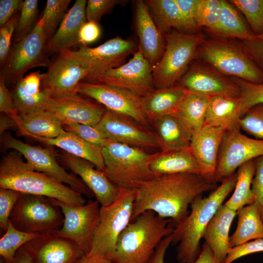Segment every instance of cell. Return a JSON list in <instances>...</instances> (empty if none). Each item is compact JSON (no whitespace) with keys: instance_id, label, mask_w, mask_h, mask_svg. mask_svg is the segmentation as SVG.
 <instances>
[{"instance_id":"obj_1","label":"cell","mask_w":263,"mask_h":263,"mask_svg":"<svg viewBox=\"0 0 263 263\" xmlns=\"http://www.w3.org/2000/svg\"><path fill=\"white\" fill-rule=\"evenodd\" d=\"M216 183L207 176L181 173L156 176L136 189L131 222L151 210L169 218L175 226L189 214L188 207L197 197L214 189Z\"/></svg>"},{"instance_id":"obj_2","label":"cell","mask_w":263,"mask_h":263,"mask_svg":"<svg viewBox=\"0 0 263 263\" xmlns=\"http://www.w3.org/2000/svg\"><path fill=\"white\" fill-rule=\"evenodd\" d=\"M237 174L224 180L207 197L196 198L188 216L173 228L172 244H179L176 259L179 263H193L202 249L200 241L209 222L228 195L234 189Z\"/></svg>"},{"instance_id":"obj_3","label":"cell","mask_w":263,"mask_h":263,"mask_svg":"<svg viewBox=\"0 0 263 263\" xmlns=\"http://www.w3.org/2000/svg\"><path fill=\"white\" fill-rule=\"evenodd\" d=\"M21 155L13 150L3 156L0 163V188L44 196L72 205H82L87 202L80 193L33 169Z\"/></svg>"},{"instance_id":"obj_4","label":"cell","mask_w":263,"mask_h":263,"mask_svg":"<svg viewBox=\"0 0 263 263\" xmlns=\"http://www.w3.org/2000/svg\"><path fill=\"white\" fill-rule=\"evenodd\" d=\"M169 221L153 211L143 212L122 231L107 258L114 263H148L160 242L172 233Z\"/></svg>"},{"instance_id":"obj_5","label":"cell","mask_w":263,"mask_h":263,"mask_svg":"<svg viewBox=\"0 0 263 263\" xmlns=\"http://www.w3.org/2000/svg\"><path fill=\"white\" fill-rule=\"evenodd\" d=\"M102 153L103 172L119 188L136 190L156 176L150 168L152 154L142 148L109 140Z\"/></svg>"},{"instance_id":"obj_6","label":"cell","mask_w":263,"mask_h":263,"mask_svg":"<svg viewBox=\"0 0 263 263\" xmlns=\"http://www.w3.org/2000/svg\"><path fill=\"white\" fill-rule=\"evenodd\" d=\"M119 188L117 198L111 204L100 206L98 222L88 255L107 257L112 254L119 236L131 222L136 190Z\"/></svg>"},{"instance_id":"obj_7","label":"cell","mask_w":263,"mask_h":263,"mask_svg":"<svg viewBox=\"0 0 263 263\" xmlns=\"http://www.w3.org/2000/svg\"><path fill=\"white\" fill-rule=\"evenodd\" d=\"M165 49L158 64L152 68L155 89L174 86L194 57L202 43L201 33L188 34L176 31L164 35Z\"/></svg>"},{"instance_id":"obj_8","label":"cell","mask_w":263,"mask_h":263,"mask_svg":"<svg viewBox=\"0 0 263 263\" xmlns=\"http://www.w3.org/2000/svg\"><path fill=\"white\" fill-rule=\"evenodd\" d=\"M10 221L21 231L43 234L59 229L64 216L55 199L21 193L11 213Z\"/></svg>"},{"instance_id":"obj_9","label":"cell","mask_w":263,"mask_h":263,"mask_svg":"<svg viewBox=\"0 0 263 263\" xmlns=\"http://www.w3.org/2000/svg\"><path fill=\"white\" fill-rule=\"evenodd\" d=\"M47 41L40 17L30 32L12 46L8 58L0 71L6 84L14 85L31 69L48 67L51 60L47 51Z\"/></svg>"},{"instance_id":"obj_10","label":"cell","mask_w":263,"mask_h":263,"mask_svg":"<svg viewBox=\"0 0 263 263\" xmlns=\"http://www.w3.org/2000/svg\"><path fill=\"white\" fill-rule=\"evenodd\" d=\"M202 57L223 75L252 83L263 82V73L246 54L242 47L226 40L206 43Z\"/></svg>"},{"instance_id":"obj_11","label":"cell","mask_w":263,"mask_h":263,"mask_svg":"<svg viewBox=\"0 0 263 263\" xmlns=\"http://www.w3.org/2000/svg\"><path fill=\"white\" fill-rule=\"evenodd\" d=\"M136 48L132 40L117 37L96 47L80 45L76 50L70 49L61 52L87 70L88 75L82 81H86L109 69L124 64L127 57L136 52Z\"/></svg>"},{"instance_id":"obj_12","label":"cell","mask_w":263,"mask_h":263,"mask_svg":"<svg viewBox=\"0 0 263 263\" xmlns=\"http://www.w3.org/2000/svg\"><path fill=\"white\" fill-rule=\"evenodd\" d=\"M2 142L5 148L19 152L35 170L66 184L83 195L88 197L94 195L82 180L69 173L60 166L56 161L55 153L50 149L26 144L10 134L5 135Z\"/></svg>"},{"instance_id":"obj_13","label":"cell","mask_w":263,"mask_h":263,"mask_svg":"<svg viewBox=\"0 0 263 263\" xmlns=\"http://www.w3.org/2000/svg\"><path fill=\"white\" fill-rule=\"evenodd\" d=\"M64 216L61 227L53 233L74 242L87 255L91 251L94 234L97 225L100 204L88 200L85 204L69 205L55 199Z\"/></svg>"},{"instance_id":"obj_14","label":"cell","mask_w":263,"mask_h":263,"mask_svg":"<svg viewBox=\"0 0 263 263\" xmlns=\"http://www.w3.org/2000/svg\"><path fill=\"white\" fill-rule=\"evenodd\" d=\"M263 155V140L250 138L240 130L225 131L220 148L213 180L222 182L244 164Z\"/></svg>"},{"instance_id":"obj_15","label":"cell","mask_w":263,"mask_h":263,"mask_svg":"<svg viewBox=\"0 0 263 263\" xmlns=\"http://www.w3.org/2000/svg\"><path fill=\"white\" fill-rule=\"evenodd\" d=\"M86 82L102 83L126 89L141 97L155 89L152 67L139 47L127 63L109 69Z\"/></svg>"},{"instance_id":"obj_16","label":"cell","mask_w":263,"mask_h":263,"mask_svg":"<svg viewBox=\"0 0 263 263\" xmlns=\"http://www.w3.org/2000/svg\"><path fill=\"white\" fill-rule=\"evenodd\" d=\"M77 93L94 99L106 109L128 116L147 127L142 97L126 89L102 83L81 81Z\"/></svg>"},{"instance_id":"obj_17","label":"cell","mask_w":263,"mask_h":263,"mask_svg":"<svg viewBox=\"0 0 263 263\" xmlns=\"http://www.w3.org/2000/svg\"><path fill=\"white\" fill-rule=\"evenodd\" d=\"M95 127L111 141L142 149L159 147L154 132L132 118L107 109Z\"/></svg>"},{"instance_id":"obj_18","label":"cell","mask_w":263,"mask_h":263,"mask_svg":"<svg viewBox=\"0 0 263 263\" xmlns=\"http://www.w3.org/2000/svg\"><path fill=\"white\" fill-rule=\"evenodd\" d=\"M86 69L66 56L57 54L42 74L41 88L51 97L77 94L79 84L88 76Z\"/></svg>"},{"instance_id":"obj_19","label":"cell","mask_w":263,"mask_h":263,"mask_svg":"<svg viewBox=\"0 0 263 263\" xmlns=\"http://www.w3.org/2000/svg\"><path fill=\"white\" fill-rule=\"evenodd\" d=\"M23 246L34 263H77L86 255L72 241L53 233L39 234Z\"/></svg>"},{"instance_id":"obj_20","label":"cell","mask_w":263,"mask_h":263,"mask_svg":"<svg viewBox=\"0 0 263 263\" xmlns=\"http://www.w3.org/2000/svg\"><path fill=\"white\" fill-rule=\"evenodd\" d=\"M106 109L79 94L51 97L44 110L57 117L63 123L73 122L95 126L100 120Z\"/></svg>"},{"instance_id":"obj_21","label":"cell","mask_w":263,"mask_h":263,"mask_svg":"<svg viewBox=\"0 0 263 263\" xmlns=\"http://www.w3.org/2000/svg\"><path fill=\"white\" fill-rule=\"evenodd\" d=\"M181 87L188 92L207 96L240 97L237 84L215 69L204 66L192 67L180 81Z\"/></svg>"},{"instance_id":"obj_22","label":"cell","mask_w":263,"mask_h":263,"mask_svg":"<svg viewBox=\"0 0 263 263\" xmlns=\"http://www.w3.org/2000/svg\"><path fill=\"white\" fill-rule=\"evenodd\" d=\"M60 156L64 164L78 175L93 192L100 206L111 204L117 198L120 188L105 173L94 168L89 161L62 151Z\"/></svg>"},{"instance_id":"obj_23","label":"cell","mask_w":263,"mask_h":263,"mask_svg":"<svg viewBox=\"0 0 263 263\" xmlns=\"http://www.w3.org/2000/svg\"><path fill=\"white\" fill-rule=\"evenodd\" d=\"M134 10L135 27L139 38L138 47L153 68L162 57L165 49V39L145 1H136Z\"/></svg>"},{"instance_id":"obj_24","label":"cell","mask_w":263,"mask_h":263,"mask_svg":"<svg viewBox=\"0 0 263 263\" xmlns=\"http://www.w3.org/2000/svg\"><path fill=\"white\" fill-rule=\"evenodd\" d=\"M87 2L86 0H76L68 10L55 33L47 42L48 54H58L79 44V30L87 21Z\"/></svg>"},{"instance_id":"obj_25","label":"cell","mask_w":263,"mask_h":263,"mask_svg":"<svg viewBox=\"0 0 263 263\" xmlns=\"http://www.w3.org/2000/svg\"><path fill=\"white\" fill-rule=\"evenodd\" d=\"M225 132L220 128L204 125L192 132L190 147L205 175L212 180Z\"/></svg>"},{"instance_id":"obj_26","label":"cell","mask_w":263,"mask_h":263,"mask_svg":"<svg viewBox=\"0 0 263 263\" xmlns=\"http://www.w3.org/2000/svg\"><path fill=\"white\" fill-rule=\"evenodd\" d=\"M236 215L237 211L230 209L225 204L222 205L209 222L203 234L205 242L220 263H224L232 248L229 231Z\"/></svg>"},{"instance_id":"obj_27","label":"cell","mask_w":263,"mask_h":263,"mask_svg":"<svg viewBox=\"0 0 263 263\" xmlns=\"http://www.w3.org/2000/svg\"><path fill=\"white\" fill-rule=\"evenodd\" d=\"M42 74L31 73L14 84L11 92L18 114L44 110L51 95L41 88Z\"/></svg>"},{"instance_id":"obj_28","label":"cell","mask_w":263,"mask_h":263,"mask_svg":"<svg viewBox=\"0 0 263 263\" xmlns=\"http://www.w3.org/2000/svg\"><path fill=\"white\" fill-rule=\"evenodd\" d=\"M150 168L156 176L181 173L206 176L190 147L152 154Z\"/></svg>"},{"instance_id":"obj_29","label":"cell","mask_w":263,"mask_h":263,"mask_svg":"<svg viewBox=\"0 0 263 263\" xmlns=\"http://www.w3.org/2000/svg\"><path fill=\"white\" fill-rule=\"evenodd\" d=\"M152 123L154 133L161 151L190 147L193 132L175 114L156 118Z\"/></svg>"},{"instance_id":"obj_30","label":"cell","mask_w":263,"mask_h":263,"mask_svg":"<svg viewBox=\"0 0 263 263\" xmlns=\"http://www.w3.org/2000/svg\"><path fill=\"white\" fill-rule=\"evenodd\" d=\"M33 138L48 146H56L70 154L86 160L99 170L103 171L105 169L102 148L85 141L72 132L64 130L56 138L35 137Z\"/></svg>"},{"instance_id":"obj_31","label":"cell","mask_w":263,"mask_h":263,"mask_svg":"<svg viewBox=\"0 0 263 263\" xmlns=\"http://www.w3.org/2000/svg\"><path fill=\"white\" fill-rule=\"evenodd\" d=\"M241 99L240 97L214 96L210 98L204 125L225 131L240 130Z\"/></svg>"},{"instance_id":"obj_32","label":"cell","mask_w":263,"mask_h":263,"mask_svg":"<svg viewBox=\"0 0 263 263\" xmlns=\"http://www.w3.org/2000/svg\"><path fill=\"white\" fill-rule=\"evenodd\" d=\"M188 91L180 86L154 89L142 97L143 108L149 122L176 113Z\"/></svg>"},{"instance_id":"obj_33","label":"cell","mask_w":263,"mask_h":263,"mask_svg":"<svg viewBox=\"0 0 263 263\" xmlns=\"http://www.w3.org/2000/svg\"><path fill=\"white\" fill-rule=\"evenodd\" d=\"M16 122L19 133L32 138H56L64 131L62 122L45 110L19 114Z\"/></svg>"},{"instance_id":"obj_34","label":"cell","mask_w":263,"mask_h":263,"mask_svg":"<svg viewBox=\"0 0 263 263\" xmlns=\"http://www.w3.org/2000/svg\"><path fill=\"white\" fill-rule=\"evenodd\" d=\"M238 223L230 237L232 247L242 245L252 240L263 238V220L258 205L254 203L237 211Z\"/></svg>"},{"instance_id":"obj_35","label":"cell","mask_w":263,"mask_h":263,"mask_svg":"<svg viewBox=\"0 0 263 263\" xmlns=\"http://www.w3.org/2000/svg\"><path fill=\"white\" fill-rule=\"evenodd\" d=\"M222 10L217 24L209 29L211 32L223 37L249 39L255 35L229 1L221 0Z\"/></svg>"},{"instance_id":"obj_36","label":"cell","mask_w":263,"mask_h":263,"mask_svg":"<svg viewBox=\"0 0 263 263\" xmlns=\"http://www.w3.org/2000/svg\"><path fill=\"white\" fill-rule=\"evenodd\" d=\"M211 97L188 91L174 114L192 131L205 125L206 115Z\"/></svg>"},{"instance_id":"obj_37","label":"cell","mask_w":263,"mask_h":263,"mask_svg":"<svg viewBox=\"0 0 263 263\" xmlns=\"http://www.w3.org/2000/svg\"><path fill=\"white\" fill-rule=\"evenodd\" d=\"M255 171V159L244 164L238 169L234 191L230 198L224 204L228 208L237 211L242 207L255 202V197L251 189Z\"/></svg>"},{"instance_id":"obj_38","label":"cell","mask_w":263,"mask_h":263,"mask_svg":"<svg viewBox=\"0 0 263 263\" xmlns=\"http://www.w3.org/2000/svg\"><path fill=\"white\" fill-rule=\"evenodd\" d=\"M145 2L156 26L164 36L172 28L185 30L175 0H147Z\"/></svg>"},{"instance_id":"obj_39","label":"cell","mask_w":263,"mask_h":263,"mask_svg":"<svg viewBox=\"0 0 263 263\" xmlns=\"http://www.w3.org/2000/svg\"><path fill=\"white\" fill-rule=\"evenodd\" d=\"M39 234L21 231L9 221L4 234L0 239V255L6 263H12L17 251Z\"/></svg>"},{"instance_id":"obj_40","label":"cell","mask_w":263,"mask_h":263,"mask_svg":"<svg viewBox=\"0 0 263 263\" xmlns=\"http://www.w3.org/2000/svg\"><path fill=\"white\" fill-rule=\"evenodd\" d=\"M71 0H48L41 18L48 41L55 33L68 10Z\"/></svg>"},{"instance_id":"obj_41","label":"cell","mask_w":263,"mask_h":263,"mask_svg":"<svg viewBox=\"0 0 263 263\" xmlns=\"http://www.w3.org/2000/svg\"><path fill=\"white\" fill-rule=\"evenodd\" d=\"M245 16L255 36L263 35V0H231Z\"/></svg>"},{"instance_id":"obj_42","label":"cell","mask_w":263,"mask_h":263,"mask_svg":"<svg viewBox=\"0 0 263 263\" xmlns=\"http://www.w3.org/2000/svg\"><path fill=\"white\" fill-rule=\"evenodd\" d=\"M15 29L14 39L17 42L27 36L34 28L38 14V0H23Z\"/></svg>"},{"instance_id":"obj_43","label":"cell","mask_w":263,"mask_h":263,"mask_svg":"<svg viewBox=\"0 0 263 263\" xmlns=\"http://www.w3.org/2000/svg\"><path fill=\"white\" fill-rule=\"evenodd\" d=\"M231 79L240 90L242 117L252 107L263 104V82L252 83L236 77Z\"/></svg>"},{"instance_id":"obj_44","label":"cell","mask_w":263,"mask_h":263,"mask_svg":"<svg viewBox=\"0 0 263 263\" xmlns=\"http://www.w3.org/2000/svg\"><path fill=\"white\" fill-rule=\"evenodd\" d=\"M222 10L221 0H198L196 11L197 27L205 26L208 29L218 23Z\"/></svg>"},{"instance_id":"obj_45","label":"cell","mask_w":263,"mask_h":263,"mask_svg":"<svg viewBox=\"0 0 263 263\" xmlns=\"http://www.w3.org/2000/svg\"><path fill=\"white\" fill-rule=\"evenodd\" d=\"M240 128L255 138L263 140V104L248 109L240 120Z\"/></svg>"},{"instance_id":"obj_46","label":"cell","mask_w":263,"mask_h":263,"mask_svg":"<svg viewBox=\"0 0 263 263\" xmlns=\"http://www.w3.org/2000/svg\"><path fill=\"white\" fill-rule=\"evenodd\" d=\"M62 126L65 131L72 132L85 141L102 148L109 141L95 126L73 122H65Z\"/></svg>"},{"instance_id":"obj_47","label":"cell","mask_w":263,"mask_h":263,"mask_svg":"<svg viewBox=\"0 0 263 263\" xmlns=\"http://www.w3.org/2000/svg\"><path fill=\"white\" fill-rule=\"evenodd\" d=\"M21 193L17 190L0 188V228L5 232L11 213Z\"/></svg>"},{"instance_id":"obj_48","label":"cell","mask_w":263,"mask_h":263,"mask_svg":"<svg viewBox=\"0 0 263 263\" xmlns=\"http://www.w3.org/2000/svg\"><path fill=\"white\" fill-rule=\"evenodd\" d=\"M120 0H89L87 2V21L99 23L101 17L110 12L117 5L127 2Z\"/></svg>"},{"instance_id":"obj_49","label":"cell","mask_w":263,"mask_h":263,"mask_svg":"<svg viewBox=\"0 0 263 263\" xmlns=\"http://www.w3.org/2000/svg\"><path fill=\"white\" fill-rule=\"evenodd\" d=\"M19 14L15 15L0 29V64L2 69L9 56L11 39L17 25Z\"/></svg>"},{"instance_id":"obj_50","label":"cell","mask_w":263,"mask_h":263,"mask_svg":"<svg viewBox=\"0 0 263 263\" xmlns=\"http://www.w3.org/2000/svg\"><path fill=\"white\" fill-rule=\"evenodd\" d=\"M242 47L248 56L263 73V35L243 40Z\"/></svg>"},{"instance_id":"obj_51","label":"cell","mask_w":263,"mask_h":263,"mask_svg":"<svg viewBox=\"0 0 263 263\" xmlns=\"http://www.w3.org/2000/svg\"><path fill=\"white\" fill-rule=\"evenodd\" d=\"M263 252V238L257 239L242 245L232 247L224 263H232L244 256Z\"/></svg>"},{"instance_id":"obj_52","label":"cell","mask_w":263,"mask_h":263,"mask_svg":"<svg viewBox=\"0 0 263 263\" xmlns=\"http://www.w3.org/2000/svg\"><path fill=\"white\" fill-rule=\"evenodd\" d=\"M255 171L252 181L251 189L255 195L263 220V155L255 159Z\"/></svg>"},{"instance_id":"obj_53","label":"cell","mask_w":263,"mask_h":263,"mask_svg":"<svg viewBox=\"0 0 263 263\" xmlns=\"http://www.w3.org/2000/svg\"><path fill=\"white\" fill-rule=\"evenodd\" d=\"M198 0H175L179 7L185 30L197 27L196 11Z\"/></svg>"},{"instance_id":"obj_54","label":"cell","mask_w":263,"mask_h":263,"mask_svg":"<svg viewBox=\"0 0 263 263\" xmlns=\"http://www.w3.org/2000/svg\"><path fill=\"white\" fill-rule=\"evenodd\" d=\"M0 111L15 121L19 114L16 109L11 92L6 86L3 75H0Z\"/></svg>"},{"instance_id":"obj_55","label":"cell","mask_w":263,"mask_h":263,"mask_svg":"<svg viewBox=\"0 0 263 263\" xmlns=\"http://www.w3.org/2000/svg\"><path fill=\"white\" fill-rule=\"evenodd\" d=\"M101 34L98 23L94 21L85 22L81 26L78 34V43L80 45L96 41Z\"/></svg>"},{"instance_id":"obj_56","label":"cell","mask_w":263,"mask_h":263,"mask_svg":"<svg viewBox=\"0 0 263 263\" xmlns=\"http://www.w3.org/2000/svg\"><path fill=\"white\" fill-rule=\"evenodd\" d=\"M23 0H0V27L8 22L19 10L21 9Z\"/></svg>"},{"instance_id":"obj_57","label":"cell","mask_w":263,"mask_h":263,"mask_svg":"<svg viewBox=\"0 0 263 263\" xmlns=\"http://www.w3.org/2000/svg\"><path fill=\"white\" fill-rule=\"evenodd\" d=\"M172 240L171 234L165 237L157 246L148 263H164L165 256Z\"/></svg>"},{"instance_id":"obj_58","label":"cell","mask_w":263,"mask_h":263,"mask_svg":"<svg viewBox=\"0 0 263 263\" xmlns=\"http://www.w3.org/2000/svg\"><path fill=\"white\" fill-rule=\"evenodd\" d=\"M193 263H220L214 256L209 245L203 244L201 252Z\"/></svg>"},{"instance_id":"obj_59","label":"cell","mask_w":263,"mask_h":263,"mask_svg":"<svg viewBox=\"0 0 263 263\" xmlns=\"http://www.w3.org/2000/svg\"><path fill=\"white\" fill-rule=\"evenodd\" d=\"M12 263H34V262L29 253L22 246L17 251Z\"/></svg>"},{"instance_id":"obj_60","label":"cell","mask_w":263,"mask_h":263,"mask_svg":"<svg viewBox=\"0 0 263 263\" xmlns=\"http://www.w3.org/2000/svg\"><path fill=\"white\" fill-rule=\"evenodd\" d=\"M14 127L17 128L16 121L7 115L2 113L0 116V134H2L6 130Z\"/></svg>"},{"instance_id":"obj_61","label":"cell","mask_w":263,"mask_h":263,"mask_svg":"<svg viewBox=\"0 0 263 263\" xmlns=\"http://www.w3.org/2000/svg\"><path fill=\"white\" fill-rule=\"evenodd\" d=\"M77 263H114L103 256H93L86 255Z\"/></svg>"}]
</instances>
